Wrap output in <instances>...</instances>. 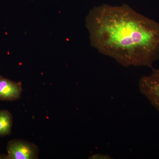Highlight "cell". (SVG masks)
Instances as JSON below:
<instances>
[{
	"label": "cell",
	"mask_w": 159,
	"mask_h": 159,
	"mask_svg": "<svg viewBox=\"0 0 159 159\" xmlns=\"http://www.w3.org/2000/svg\"><path fill=\"white\" fill-rule=\"evenodd\" d=\"M89 159H113L111 157L107 154H96L89 157Z\"/></svg>",
	"instance_id": "obj_6"
},
{
	"label": "cell",
	"mask_w": 159,
	"mask_h": 159,
	"mask_svg": "<svg viewBox=\"0 0 159 159\" xmlns=\"http://www.w3.org/2000/svg\"><path fill=\"white\" fill-rule=\"evenodd\" d=\"M13 124V117L7 110L0 111V136L10 134Z\"/></svg>",
	"instance_id": "obj_5"
},
{
	"label": "cell",
	"mask_w": 159,
	"mask_h": 159,
	"mask_svg": "<svg viewBox=\"0 0 159 159\" xmlns=\"http://www.w3.org/2000/svg\"><path fill=\"white\" fill-rule=\"evenodd\" d=\"M0 159H4V158H3V157H2L0 155Z\"/></svg>",
	"instance_id": "obj_7"
},
{
	"label": "cell",
	"mask_w": 159,
	"mask_h": 159,
	"mask_svg": "<svg viewBox=\"0 0 159 159\" xmlns=\"http://www.w3.org/2000/svg\"><path fill=\"white\" fill-rule=\"evenodd\" d=\"M152 69L151 74L141 77L139 88L141 93L159 111V69Z\"/></svg>",
	"instance_id": "obj_3"
},
{
	"label": "cell",
	"mask_w": 159,
	"mask_h": 159,
	"mask_svg": "<svg viewBox=\"0 0 159 159\" xmlns=\"http://www.w3.org/2000/svg\"><path fill=\"white\" fill-rule=\"evenodd\" d=\"M6 159H36L39 149L37 145L21 139H13L7 145Z\"/></svg>",
	"instance_id": "obj_2"
},
{
	"label": "cell",
	"mask_w": 159,
	"mask_h": 159,
	"mask_svg": "<svg viewBox=\"0 0 159 159\" xmlns=\"http://www.w3.org/2000/svg\"><path fill=\"white\" fill-rule=\"evenodd\" d=\"M22 91L21 83L15 82L0 75V100H17L20 98Z\"/></svg>",
	"instance_id": "obj_4"
},
{
	"label": "cell",
	"mask_w": 159,
	"mask_h": 159,
	"mask_svg": "<svg viewBox=\"0 0 159 159\" xmlns=\"http://www.w3.org/2000/svg\"><path fill=\"white\" fill-rule=\"evenodd\" d=\"M91 46L125 67L152 68L159 60V23L127 5L103 4L86 18Z\"/></svg>",
	"instance_id": "obj_1"
}]
</instances>
